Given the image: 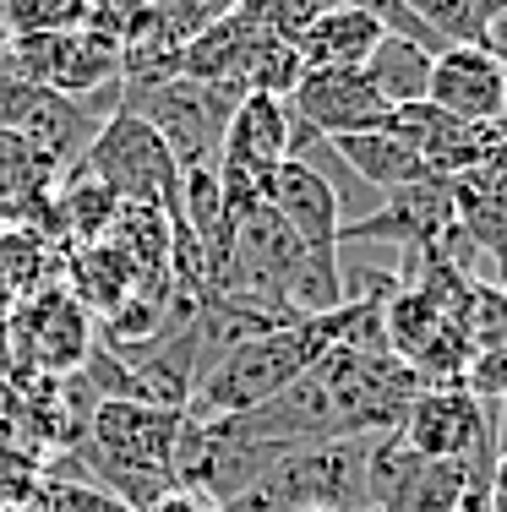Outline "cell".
<instances>
[{
  "mask_svg": "<svg viewBox=\"0 0 507 512\" xmlns=\"http://www.w3.org/2000/svg\"><path fill=\"white\" fill-rule=\"evenodd\" d=\"M355 306H338L328 316H306V322H284L273 333L251 338V344L229 349L224 360H213L202 371V382L191 387V420H235V414L268 409L284 387H295L328 349L344 338Z\"/></svg>",
  "mask_w": 507,
  "mask_h": 512,
  "instance_id": "6da1fadb",
  "label": "cell"
},
{
  "mask_svg": "<svg viewBox=\"0 0 507 512\" xmlns=\"http://www.w3.org/2000/svg\"><path fill=\"white\" fill-rule=\"evenodd\" d=\"M180 425H186V414H175V409L99 398V409L88 420V436H82L88 463H93V485L120 496L131 512H148L164 491H175Z\"/></svg>",
  "mask_w": 507,
  "mask_h": 512,
  "instance_id": "7a4b0ae2",
  "label": "cell"
},
{
  "mask_svg": "<svg viewBox=\"0 0 507 512\" xmlns=\"http://www.w3.org/2000/svg\"><path fill=\"white\" fill-rule=\"evenodd\" d=\"M246 99L229 82H197V77H164V82H142V88L120 93V109H131L137 120H148L153 131L164 137L169 158L186 169H219L224 153V131L235 104Z\"/></svg>",
  "mask_w": 507,
  "mask_h": 512,
  "instance_id": "3957f363",
  "label": "cell"
},
{
  "mask_svg": "<svg viewBox=\"0 0 507 512\" xmlns=\"http://www.w3.org/2000/svg\"><path fill=\"white\" fill-rule=\"evenodd\" d=\"M77 169L88 180H99L120 207H153L164 218H175L180 207V164L169 158L159 131L148 120H137L131 109H115L104 120V131L93 137V148L82 153Z\"/></svg>",
  "mask_w": 507,
  "mask_h": 512,
  "instance_id": "277c9868",
  "label": "cell"
},
{
  "mask_svg": "<svg viewBox=\"0 0 507 512\" xmlns=\"http://www.w3.org/2000/svg\"><path fill=\"white\" fill-rule=\"evenodd\" d=\"M398 442L415 458L464 463L475 480H491V469H497V420H491V409L464 382L420 387L415 404L398 420Z\"/></svg>",
  "mask_w": 507,
  "mask_h": 512,
  "instance_id": "5b68a950",
  "label": "cell"
},
{
  "mask_svg": "<svg viewBox=\"0 0 507 512\" xmlns=\"http://www.w3.org/2000/svg\"><path fill=\"white\" fill-rule=\"evenodd\" d=\"M426 104L464 126H507V60L491 44H448L431 60Z\"/></svg>",
  "mask_w": 507,
  "mask_h": 512,
  "instance_id": "8992f818",
  "label": "cell"
},
{
  "mask_svg": "<svg viewBox=\"0 0 507 512\" xmlns=\"http://www.w3.org/2000/svg\"><path fill=\"white\" fill-rule=\"evenodd\" d=\"M289 109L300 126H311L322 142L355 137V131H382L393 109L382 104V93L366 82L360 66H317L300 71V82L289 88Z\"/></svg>",
  "mask_w": 507,
  "mask_h": 512,
  "instance_id": "52a82bcc",
  "label": "cell"
},
{
  "mask_svg": "<svg viewBox=\"0 0 507 512\" xmlns=\"http://www.w3.org/2000/svg\"><path fill=\"white\" fill-rule=\"evenodd\" d=\"M453 235V180H426V186L393 191L371 207L366 218L338 229V246L355 240H393L404 251H442Z\"/></svg>",
  "mask_w": 507,
  "mask_h": 512,
  "instance_id": "ba28073f",
  "label": "cell"
},
{
  "mask_svg": "<svg viewBox=\"0 0 507 512\" xmlns=\"http://www.w3.org/2000/svg\"><path fill=\"white\" fill-rule=\"evenodd\" d=\"M17 316V355L39 371H77L88 365V338H93V316L77 295L66 289H44L28 306L11 311Z\"/></svg>",
  "mask_w": 507,
  "mask_h": 512,
  "instance_id": "9c48e42d",
  "label": "cell"
},
{
  "mask_svg": "<svg viewBox=\"0 0 507 512\" xmlns=\"http://www.w3.org/2000/svg\"><path fill=\"white\" fill-rule=\"evenodd\" d=\"M104 109H93L88 99H60V93H44V88H28V99L17 109V137L28 142L39 158H50L60 169V180L82 164V153L93 148V137L104 131Z\"/></svg>",
  "mask_w": 507,
  "mask_h": 512,
  "instance_id": "30bf717a",
  "label": "cell"
},
{
  "mask_svg": "<svg viewBox=\"0 0 507 512\" xmlns=\"http://www.w3.org/2000/svg\"><path fill=\"white\" fill-rule=\"evenodd\" d=\"M262 202L273 207V218H279L306 251L338 256V229H344V218H338V191L322 169L300 164V158H284L279 175L268 180V197Z\"/></svg>",
  "mask_w": 507,
  "mask_h": 512,
  "instance_id": "8fae6325",
  "label": "cell"
},
{
  "mask_svg": "<svg viewBox=\"0 0 507 512\" xmlns=\"http://www.w3.org/2000/svg\"><path fill=\"white\" fill-rule=\"evenodd\" d=\"M60 169L39 158L17 131H0V229H39L50 235Z\"/></svg>",
  "mask_w": 507,
  "mask_h": 512,
  "instance_id": "7c38bea8",
  "label": "cell"
},
{
  "mask_svg": "<svg viewBox=\"0 0 507 512\" xmlns=\"http://www.w3.org/2000/svg\"><path fill=\"white\" fill-rule=\"evenodd\" d=\"M453 224L464 246L507 273V175L491 164L453 180Z\"/></svg>",
  "mask_w": 507,
  "mask_h": 512,
  "instance_id": "4fadbf2b",
  "label": "cell"
},
{
  "mask_svg": "<svg viewBox=\"0 0 507 512\" xmlns=\"http://www.w3.org/2000/svg\"><path fill=\"white\" fill-rule=\"evenodd\" d=\"M382 39H388V33H382V22L371 17L366 6H322L317 17L295 33V55H300V71L366 66Z\"/></svg>",
  "mask_w": 507,
  "mask_h": 512,
  "instance_id": "5bb4252c",
  "label": "cell"
},
{
  "mask_svg": "<svg viewBox=\"0 0 507 512\" xmlns=\"http://www.w3.org/2000/svg\"><path fill=\"white\" fill-rule=\"evenodd\" d=\"M44 289H60V240L39 229H0V316Z\"/></svg>",
  "mask_w": 507,
  "mask_h": 512,
  "instance_id": "9a60e30c",
  "label": "cell"
},
{
  "mask_svg": "<svg viewBox=\"0 0 507 512\" xmlns=\"http://www.w3.org/2000/svg\"><path fill=\"white\" fill-rule=\"evenodd\" d=\"M328 148L366 180V191H382V197L409 191V186H426V180H442V175H431V169L415 158V148H404L393 131H355V137H333Z\"/></svg>",
  "mask_w": 507,
  "mask_h": 512,
  "instance_id": "2e32d148",
  "label": "cell"
},
{
  "mask_svg": "<svg viewBox=\"0 0 507 512\" xmlns=\"http://www.w3.org/2000/svg\"><path fill=\"white\" fill-rule=\"evenodd\" d=\"M431 50H420V44L409 39H382L377 50H371V60L360 71H366V82L382 93V104L388 109H404V104H420L431 88Z\"/></svg>",
  "mask_w": 507,
  "mask_h": 512,
  "instance_id": "e0dca14e",
  "label": "cell"
},
{
  "mask_svg": "<svg viewBox=\"0 0 507 512\" xmlns=\"http://www.w3.org/2000/svg\"><path fill=\"white\" fill-rule=\"evenodd\" d=\"M464 349H469V365L507 355V300H502L497 284L469 278V289H464Z\"/></svg>",
  "mask_w": 507,
  "mask_h": 512,
  "instance_id": "ac0fdd59",
  "label": "cell"
},
{
  "mask_svg": "<svg viewBox=\"0 0 507 512\" xmlns=\"http://www.w3.org/2000/svg\"><path fill=\"white\" fill-rule=\"evenodd\" d=\"M22 512H131V507L120 496H110L104 485L77 480V474H66V480L60 474H39Z\"/></svg>",
  "mask_w": 507,
  "mask_h": 512,
  "instance_id": "d6986e66",
  "label": "cell"
},
{
  "mask_svg": "<svg viewBox=\"0 0 507 512\" xmlns=\"http://www.w3.org/2000/svg\"><path fill=\"white\" fill-rule=\"evenodd\" d=\"M148 512H219V502H213V496H202V491H186V485H175V491H164Z\"/></svg>",
  "mask_w": 507,
  "mask_h": 512,
  "instance_id": "ffe728a7",
  "label": "cell"
},
{
  "mask_svg": "<svg viewBox=\"0 0 507 512\" xmlns=\"http://www.w3.org/2000/svg\"><path fill=\"white\" fill-rule=\"evenodd\" d=\"M453 512H491V480H475L464 496H458Z\"/></svg>",
  "mask_w": 507,
  "mask_h": 512,
  "instance_id": "44dd1931",
  "label": "cell"
},
{
  "mask_svg": "<svg viewBox=\"0 0 507 512\" xmlns=\"http://www.w3.org/2000/svg\"><path fill=\"white\" fill-rule=\"evenodd\" d=\"M491 512H507V453L491 469Z\"/></svg>",
  "mask_w": 507,
  "mask_h": 512,
  "instance_id": "7402d4cb",
  "label": "cell"
},
{
  "mask_svg": "<svg viewBox=\"0 0 507 512\" xmlns=\"http://www.w3.org/2000/svg\"><path fill=\"white\" fill-rule=\"evenodd\" d=\"M497 289H502V300H507V273H502V284H497Z\"/></svg>",
  "mask_w": 507,
  "mask_h": 512,
  "instance_id": "603a6c76",
  "label": "cell"
},
{
  "mask_svg": "<svg viewBox=\"0 0 507 512\" xmlns=\"http://www.w3.org/2000/svg\"><path fill=\"white\" fill-rule=\"evenodd\" d=\"M0 512H22V507H0Z\"/></svg>",
  "mask_w": 507,
  "mask_h": 512,
  "instance_id": "cb8c5ba5",
  "label": "cell"
},
{
  "mask_svg": "<svg viewBox=\"0 0 507 512\" xmlns=\"http://www.w3.org/2000/svg\"><path fill=\"white\" fill-rule=\"evenodd\" d=\"M311 512H322V507H311Z\"/></svg>",
  "mask_w": 507,
  "mask_h": 512,
  "instance_id": "d4e9b609",
  "label": "cell"
},
{
  "mask_svg": "<svg viewBox=\"0 0 507 512\" xmlns=\"http://www.w3.org/2000/svg\"><path fill=\"white\" fill-rule=\"evenodd\" d=\"M502 131H507V126H502Z\"/></svg>",
  "mask_w": 507,
  "mask_h": 512,
  "instance_id": "484cf974",
  "label": "cell"
}]
</instances>
